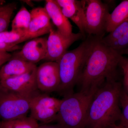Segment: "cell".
<instances>
[{
	"instance_id": "obj_8",
	"label": "cell",
	"mask_w": 128,
	"mask_h": 128,
	"mask_svg": "<svg viewBox=\"0 0 128 128\" xmlns=\"http://www.w3.org/2000/svg\"><path fill=\"white\" fill-rule=\"evenodd\" d=\"M47 38V52L44 60L58 62L73 43L84 38L80 32L65 36L57 29L52 28Z\"/></svg>"
},
{
	"instance_id": "obj_18",
	"label": "cell",
	"mask_w": 128,
	"mask_h": 128,
	"mask_svg": "<svg viewBox=\"0 0 128 128\" xmlns=\"http://www.w3.org/2000/svg\"><path fill=\"white\" fill-rule=\"evenodd\" d=\"M2 128H38V121L31 116L22 117L9 121H2Z\"/></svg>"
},
{
	"instance_id": "obj_30",
	"label": "cell",
	"mask_w": 128,
	"mask_h": 128,
	"mask_svg": "<svg viewBox=\"0 0 128 128\" xmlns=\"http://www.w3.org/2000/svg\"><path fill=\"white\" fill-rule=\"evenodd\" d=\"M116 128H124V127H120V126H118L117 125H116Z\"/></svg>"
},
{
	"instance_id": "obj_6",
	"label": "cell",
	"mask_w": 128,
	"mask_h": 128,
	"mask_svg": "<svg viewBox=\"0 0 128 128\" xmlns=\"http://www.w3.org/2000/svg\"><path fill=\"white\" fill-rule=\"evenodd\" d=\"M33 98L0 86V118L9 121L27 116Z\"/></svg>"
},
{
	"instance_id": "obj_11",
	"label": "cell",
	"mask_w": 128,
	"mask_h": 128,
	"mask_svg": "<svg viewBox=\"0 0 128 128\" xmlns=\"http://www.w3.org/2000/svg\"><path fill=\"white\" fill-rule=\"evenodd\" d=\"M47 38H37L27 42L20 50L12 54V56L35 64L44 60L47 54Z\"/></svg>"
},
{
	"instance_id": "obj_9",
	"label": "cell",
	"mask_w": 128,
	"mask_h": 128,
	"mask_svg": "<svg viewBox=\"0 0 128 128\" xmlns=\"http://www.w3.org/2000/svg\"><path fill=\"white\" fill-rule=\"evenodd\" d=\"M37 68L21 75L0 80V86L21 95L34 97L40 93L36 80Z\"/></svg>"
},
{
	"instance_id": "obj_26",
	"label": "cell",
	"mask_w": 128,
	"mask_h": 128,
	"mask_svg": "<svg viewBox=\"0 0 128 128\" xmlns=\"http://www.w3.org/2000/svg\"><path fill=\"white\" fill-rule=\"evenodd\" d=\"M12 57V54L8 52L0 51V66L8 62Z\"/></svg>"
},
{
	"instance_id": "obj_17",
	"label": "cell",
	"mask_w": 128,
	"mask_h": 128,
	"mask_svg": "<svg viewBox=\"0 0 128 128\" xmlns=\"http://www.w3.org/2000/svg\"><path fill=\"white\" fill-rule=\"evenodd\" d=\"M30 20V12L26 8L22 7L12 22L11 31L28 37L27 33Z\"/></svg>"
},
{
	"instance_id": "obj_29",
	"label": "cell",
	"mask_w": 128,
	"mask_h": 128,
	"mask_svg": "<svg viewBox=\"0 0 128 128\" xmlns=\"http://www.w3.org/2000/svg\"><path fill=\"white\" fill-rule=\"evenodd\" d=\"M6 1L4 0H0V5L5 4Z\"/></svg>"
},
{
	"instance_id": "obj_15",
	"label": "cell",
	"mask_w": 128,
	"mask_h": 128,
	"mask_svg": "<svg viewBox=\"0 0 128 128\" xmlns=\"http://www.w3.org/2000/svg\"><path fill=\"white\" fill-rule=\"evenodd\" d=\"M36 64L12 56L0 69V80L23 74L36 67Z\"/></svg>"
},
{
	"instance_id": "obj_20",
	"label": "cell",
	"mask_w": 128,
	"mask_h": 128,
	"mask_svg": "<svg viewBox=\"0 0 128 128\" xmlns=\"http://www.w3.org/2000/svg\"><path fill=\"white\" fill-rule=\"evenodd\" d=\"M128 32V18L109 33V34L101 39V41L108 46L113 42L119 39Z\"/></svg>"
},
{
	"instance_id": "obj_21",
	"label": "cell",
	"mask_w": 128,
	"mask_h": 128,
	"mask_svg": "<svg viewBox=\"0 0 128 128\" xmlns=\"http://www.w3.org/2000/svg\"><path fill=\"white\" fill-rule=\"evenodd\" d=\"M29 39L26 35L12 31L0 32V41L9 45H17Z\"/></svg>"
},
{
	"instance_id": "obj_14",
	"label": "cell",
	"mask_w": 128,
	"mask_h": 128,
	"mask_svg": "<svg viewBox=\"0 0 128 128\" xmlns=\"http://www.w3.org/2000/svg\"><path fill=\"white\" fill-rule=\"evenodd\" d=\"M44 8L57 30L65 36L72 34V25L63 14L56 0H46Z\"/></svg>"
},
{
	"instance_id": "obj_16",
	"label": "cell",
	"mask_w": 128,
	"mask_h": 128,
	"mask_svg": "<svg viewBox=\"0 0 128 128\" xmlns=\"http://www.w3.org/2000/svg\"><path fill=\"white\" fill-rule=\"evenodd\" d=\"M128 18V0L122 1L110 13L108 18L106 32H110Z\"/></svg>"
},
{
	"instance_id": "obj_23",
	"label": "cell",
	"mask_w": 128,
	"mask_h": 128,
	"mask_svg": "<svg viewBox=\"0 0 128 128\" xmlns=\"http://www.w3.org/2000/svg\"><path fill=\"white\" fill-rule=\"evenodd\" d=\"M119 66L123 74L122 88L128 95V58L122 56L120 61Z\"/></svg>"
},
{
	"instance_id": "obj_32",
	"label": "cell",
	"mask_w": 128,
	"mask_h": 128,
	"mask_svg": "<svg viewBox=\"0 0 128 128\" xmlns=\"http://www.w3.org/2000/svg\"><path fill=\"white\" fill-rule=\"evenodd\" d=\"M116 125H115V126H112V127H110V128H116Z\"/></svg>"
},
{
	"instance_id": "obj_28",
	"label": "cell",
	"mask_w": 128,
	"mask_h": 128,
	"mask_svg": "<svg viewBox=\"0 0 128 128\" xmlns=\"http://www.w3.org/2000/svg\"><path fill=\"white\" fill-rule=\"evenodd\" d=\"M119 52L121 54V55H122L124 54H128V48L124 50H121Z\"/></svg>"
},
{
	"instance_id": "obj_2",
	"label": "cell",
	"mask_w": 128,
	"mask_h": 128,
	"mask_svg": "<svg viewBox=\"0 0 128 128\" xmlns=\"http://www.w3.org/2000/svg\"><path fill=\"white\" fill-rule=\"evenodd\" d=\"M122 84L106 80L94 94L88 112L86 128H108L117 125L121 117L120 98Z\"/></svg>"
},
{
	"instance_id": "obj_3",
	"label": "cell",
	"mask_w": 128,
	"mask_h": 128,
	"mask_svg": "<svg viewBox=\"0 0 128 128\" xmlns=\"http://www.w3.org/2000/svg\"><path fill=\"white\" fill-rule=\"evenodd\" d=\"M93 36H88L77 48L64 54L58 64L60 83L58 92L64 96L74 92L91 46Z\"/></svg>"
},
{
	"instance_id": "obj_31",
	"label": "cell",
	"mask_w": 128,
	"mask_h": 128,
	"mask_svg": "<svg viewBox=\"0 0 128 128\" xmlns=\"http://www.w3.org/2000/svg\"><path fill=\"white\" fill-rule=\"evenodd\" d=\"M0 128H2V121L1 120L0 118Z\"/></svg>"
},
{
	"instance_id": "obj_19",
	"label": "cell",
	"mask_w": 128,
	"mask_h": 128,
	"mask_svg": "<svg viewBox=\"0 0 128 128\" xmlns=\"http://www.w3.org/2000/svg\"><path fill=\"white\" fill-rule=\"evenodd\" d=\"M16 8V4L14 2L0 5V32L6 31Z\"/></svg>"
},
{
	"instance_id": "obj_24",
	"label": "cell",
	"mask_w": 128,
	"mask_h": 128,
	"mask_svg": "<svg viewBox=\"0 0 128 128\" xmlns=\"http://www.w3.org/2000/svg\"><path fill=\"white\" fill-rule=\"evenodd\" d=\"M108 46L118 52L128 48V32L119 39L112 42ZM120 53V52H119Z\"/></svg>"
},
{
	"instance_id": "obj_1",
	"label": "cell",
	"mask_w": 128,
	"mask_h": 128,
	"mask_svg": "<svg viewBox=\"0 0 128 128\" xmlns=\"http://www.w3.org/2000/svg\"><path fill=\"white\" fill-rule=\"evenodd\" d=\"M93 36L91 46L77 85L80 92L97 90L108 80L118 79V67L122 55Z\"/></svg>"
},
{
	"instance_id": "obj_12",
	"label": "cell",
	"mask_w": 128,
	"mask_h": 128,
	"mask_svg": "<svg viewBox=\"0 0 128 128\" xmlns=\"http://www.w3.org/2000/svg\"><path fill=\"white\" fill-rule=\"evenodd\" d=\"M30 13L31 20L27 33L30 39L49 34L53 28L50 17L44 7L34 8Z\"/></svg>"
},
{
	"instance_id": "obj_10",
	"label": "cell",
	"mask_w": 128,
	"mask_h": 128,
	"mask_svg": "<svg viewBox=\"0 0 128 128\" xmlns=\"http://www.w3.org/2000/svg\"><path fill=\"white\" fill-rule=\"evenodd\" d=\"M36 80L40 91L45 94L58 92L60 83L58 63L48 61L37 67Z\"/></svg>"
},
{
	"instance_id": "obj_27",
	"label": "cell",
	"mask_w": 128,
	"mask_h": 128,
	"mask_svg": "<svg viewBox=\"0 0 128 128\" xmlns=\"http://www.w3.org/2000/svg\"><path fill=\"white\" fill-rule=\"evenodd\" d=\"M38 128H64L60 124H45L43 125H40Z\"/></svg>"
},
{
	"instance_id": "obj_4",
	"label": "cell",
	"mask_w": 128,
	"mask_h": 128,
	"mask_svg": "<svg viewBox=\"0 0 128 128\" xmlns=\"http://www.w3.org/2000/svg\"><path fill=\"white\" fill-rule=\"evenodd\" d=\"M96 91H79L64 96L57 114V123L64 128H86L89 105Z\"/></svg>"
},
{
	"instance_id": "obj_22",
	"label": "cell",
	"mask_w": 128,
	"mask_h": 128,
	"mask_svg": "<svg viewBox=\"0 0 128 128\" xmlns=\"http://www.w3.org/2000/svg\"><path fill=\"white\" fill-rule=\"evenodd\" d=\"M120 103L121 110V117L119 124L117 125L120 127L128 128V95L123 88L120 93Z\"/></svg>"
},
{
	"instance_id": "obj_13",
	"label": "cell",
	"mask_w": 128,
	"mask_h": 128,
	"mask_svg": "<svg viewBox=\"0 0 128 128\" xmlns=\"http://www.w3.org/2000/svg\"><path fill=\"white\" fill-rule=\"evenodd\" d=\"M64 16L75 24L85 36L84 20L81 0H56Z\"/></svg>"
},
{
	"instance_id": "obj_5",
	"label": "cell",
	"mask_w": 128,
	"mask_h": 128,
	"mask_svg": "<svg viewBox=\"0 0 128 128\" xmlns=\"http://www.w3.org/2000/svg\"><path fill=\"white\" fill-rule=\"evenodd\" d=\"M81 2L85 34L103 38L110 14L108 6L100 0H82Z\"/></svg>"
},
{
	"instance_id": "obj_7",
	"label": "cell",
	"mask_w": 128,
	"mask_h": 128,
	"mask_svg": "<svg viewBox=\"0 0 128 128\" xmlns=\"http://www.w3.org/2000/svg\"><path fill=\"white\" fill-rule=\"evenodd\" d=\"M61 102V99L40 93L32 98L30 116L44 124L56 121Z\"/></svg>"
},
{
	"instance_id": "obj_25",
	"label": "cell",
	"mask_w": 128,
	"mask_h": 128,
	"mask_svg": "<svg viewBox=\"0 0 128 128\" xmlns=\"http://www.w3.org/2000/svg\"><path fill=\"white\" fill-rule=\"evenodd\" d=\"M22 48L17 45H12L0 41V51L12 52L14 50H21Z\"/></svg>"
}]
</instances>
